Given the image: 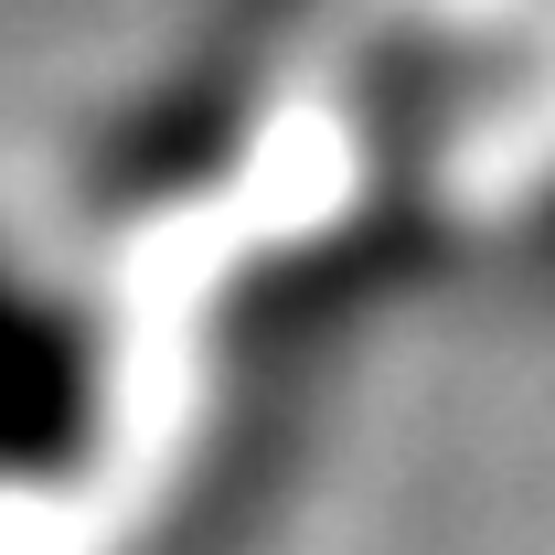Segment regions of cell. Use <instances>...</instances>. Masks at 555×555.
I'll return each mask as SVG.
<instances>
[{
  "mask_svg": "<svg viewBox=\"0 0 555 555\" xmlns=\"http://www.w3.org/2000/svg\"><path fill=\"white\" fill-rule=\"evenodd\" d=\"M86 332L0 278V470H54L86 438Z\"/></svg>",
  "mask_w": 555,
  "mask_h": 555,
  "instance_id": "6da1fadb",
  "label": "cell"
}]
</instances>
